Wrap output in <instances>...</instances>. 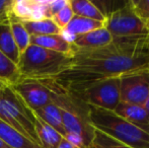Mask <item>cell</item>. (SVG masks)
Here are the masks:
<instances>
[{"label":"cell","mask_w":149,"mask_h":148,"mask_svg":"<svg viewBox=\"0 0 149 148\" xmlns=\"http://www.w3.org/2000/svg\"><path fill=\"white\" fill-rule=\"evenodd\" d=\"M12 88L31 111H37L48 104L55 103L66 89L56 78H20Z\"/></svg>","instance_id":"cell-6"},{"label":"cell","mask_w":149,"mask_h":148,"mask_svg":"<svg viewBox=\"0 0 149 148\" xmlns=\"http://www.w3.org/2000/svg\"><path fill=\"white\" fill-rule=\"evenodd\" d=\"M12 0H0V22L8 19Z\"/></svg>","instance_id":"cell-28"},{"label":"cell","mask_w":149,"mask_h":148,"mask_svg":"<svg viewBox=\"0 0 149 148\" xmlns=\"http://www.w3.org/2000/svg\"><path fill=\"white\" fill-rule=\"evenodd\" d=\"M67 91L85 105L114 112L120 103V77L95 81Z\"/></svg>","instance_id":"cell-7"},{"label":"cell","mask_w":149,"mask_h":148,"mask_svg":"<svg viewBox=\"0 0 149 148\" xmlns=\"http://www.w3.org/2000/svg\"><path fill=\"white\" fill-rule=\"evenodd\" d=\"M0 79L9 86L14 85L20 79L17 64L12 62L2 52H0Z\"/></svg>","instance_id":"cell-21"},{"label":"cell","mask_w":149,"mask_h":148,"mask_svg":"<svg viewBox=\"0 0 149 148\" xmlns=\"http://www.w3.org/2000/svg\"><path fill=\"white\" fill-rule=\"evenodd\" d=\"M90 124L94 129L132 148H149V133L117 116L114 112L88 106Z\"/></svg>","instance_id":"cell-2"},{"label":"cell","mask_w":149,"mask_h":148,"mask_svg":"<svg viewBox=\"0 0 149 148\" xmlns=\"http://www.w3.org/2000/svg\"><path fill=\"white\" fill-rule=\"evenodd\" d=\"M73 16H74V13H73L72 9H71V7H70V4H69V2H68V4H67L64 8H62L57 14H55V15L53 16L52 20L57 24L58 28H59L61 31H63L68 26V24L71 22Z\"/></svg>","instance_id":"cell-25"},{"label":"cell","mask_w":149,"mask_h":148,"mask_svg":"<svg viewBox=\"0 0 149 148\" xmlns=\"http://www.w3.org/2000/svg\"><path fill=\"white\" fill-rule=\"evenodd\" d=\"M147 28H148V33H149V22H147Z\"/></svg>","instance_id":"cell-33"},{"label":"cell","mask_w":149,"mask_h":148,"mask_svg":"<svg viewBox=\"0 0 149 148\" xmlns=\"http://www.w3.org/2000/svg\"><path fill=\"white\" fill-rule=\"evenodd\" d=\"M0 139L11 148H42L0 120Z\"/></svg>","instance_id":"cell-16"},{"label":"cell","mask_w":149,"mask_h":148,"mask_svg":"<svg viewBox=\"0 0 149 148\" xmlns=\"http://www.w3.org/2000/svg\"><path fill=\"white\" fill-rule=\"evenodd\" d=\"M102 26H104V22L74 15L71 22L68 24V26L62 31V36L69 43L72 44L73 40L76 36L87 34V33L100 28Z\"/></svg>","instance_id":"cell-12"},{"label":"cell","mask_w":149,"mask_h":148,"mask_svg":"<svg viewBox=\"0 0 149 148\" xmlns=\"http://www.w3.org/2000/svg\"><path fill=\"white\" fill-rule=\"evenodd\" d=\"M22 24L31 36H50L62 34V31L51 18L22 22Z\"/></svg>","instance_id":"cell-20"},{"label":"cell","mask_w":149,"mask_h":148,"mask_svg":"<svg viewBox=\"0 0 149 148\" xmlns=\"http://www.w3.org/2000/svg\"><path fill=\"white\" fill-rule=\"evenodd\" d=\"M63 138H65L69 143H71L72 145H74V146H76L78 148H87L84 140H83V138L77 134H73V133H66Z\"/></svg>","instance_id":"cell-27"},{"label":"cell","mask_w":149,"mask_h":148,"mask_svg":"<svg viewBox=\"0 0 149 148\" xmlns=\"http://www.w3.org/2000/svg\"><path fill=\"white\" fill-rule=\"evenodd\" d=\"M87 148H132L123 143L119 142L118 140L113 137L100 132L94 129V134L92 140Z\"/></svg>","instance_id":"cell-23"},{"label":"cell","mask_w":149,"mask_h":148,"mask_svg":"<svg viewBox=\"0 0 149 148\" xmlns=\"http://www.w3.org/2000/svg\"><path fill=\"white\" fill-rule=\"evenodd\" d=\"M143 107H144V109H145V111L147 112V114L149 116V93H148L147 99H146V101H145V104L143 105Z\"/></svg>","instance_id":"cell-30"},{"label":"cell","mask_w":149,"mask_h":148,"mask_svg":"<svg viewBox=\"0 0 149 148\" xmlns=\"http://www.w3.org/2000/svg\"><path fill=\"white\" fill-rule=\"evenodd\" d=\"M35 130L40 146L42 148H57L63 138L62 135H60L53 127L48 125L45 121H43L36 115Z\"/></svg>","instance_id":"cell-15"},{"label":"cell","mask_w":149,"mask_h":148,"mask_svg":"<svg viewBox=\"0 0 149 148\" xmlns=\"http://www.w3.org/2000/svg\"><path fill=\"white\" fill-rule=\"evenodd\" d=\"M5 86H7V85H6L5 83H4L3 81L1 80V79H0V90H1V89H3Z\"/></svg>","instance_id":"cell-32"},{"label":"cell","mask_w":149,"mask_h":148,"mask_svg":"<svg viewBox=\"0 0 149 148\" xmlns=\"http://www.w3.org/2000/svg\"><path fill=\"white\" fill-rule=\"evenodd\" d=\"M69 55L30 45L20 54L17 67L20 78H56L69 67Z\"/></svg>","instance_id":"cell-3"},{"label":"cell","mask_w":149,"mask_h":148,"mask_svg":"<svg viewBox=\"0 0 149 148\" xmlns=\"http://www.w3.org/2000/svg\"><path fill=\"white\" fill-rule=\"evenodd\" d=\"M69 0H47L45 1V18H53L62 8L68 4Z\"/></svg>","instance_id":"cell-26"},{"label":"cell","mask_w":149,"mask_h":148,"mask_svg":"<svg viewBox=\"0 0 149 148\" xmlns=\"http://www.w3.org/2000/svg\"><path fill=\"white\" fill-rule=\"evenodd\" d=\"M112 41V35L102 26L87 34L76 36L73 40L72 45L76 48H100L109 45Z\"/></svg>","instance_id":"cell-13"},{"label":"cell","mask_w":149,"mask_h":148,"mask_svg":"<svg viewBox=\"0 0 149 148\" xmlns=\"http://www.w3.org/2000/svg\"><path fill=\"white\" fill-rule=\"evenodd\" d=\"M104 26L112 35L113 39L149 36L147 24L136 15L129 2L108 14Z\"/></svg>","instance_id":"cell-8"},{"label":"cell","mask_w":149,"mask_h":148,"mask_svg":"<svg viewBox=\"0 0 149 148\" xmlns=\"http://www.w3.org/2000/svg\"><path fill=\"white\" fill-rule=\"evenodd\" d=\"M0 120L40 146L35 130V114L9 85L0 90Z\"/></svg>","instance_id":"cell-4"},{"label":"cell","mask_w":149,"mask_h":148,"mask_svg":"<svg viewBox=\"0 0 149 148\" xmlns=\"http://www.w3.org/2000/svg\"><path fill=\"white\" fill-rule=\"evenodd\" d=\"M8 20H9L12 37L15 42V45L17 46L19 53L22 54L31 45V35L26 30L22 22L11 19V18H8Z\"/></svg>","instance_id":"cell-22"},{"label":"cell","mask_w":149,"mask_h":148,"mask_svg":"<svg viewBox=\"0 0 149 148\" xmlns=\"http://www.w3.org/2000/svg\"><path fill=\"white\" fill-rule=\"evenodd\" d=\"M57 148H78V147L74 146V145H72L71 143H69L65 138H62V140H61V142L59 143Z\"/></svg>","instance_id":"cell-29"},{"label":"cell","mask_w":149,"mask_h":148,"mask_svg":"<svg viewBox=\"0 0 149 148\" xmlns=\"http://www.w3.org/2000/svg\"><path fill=\"white\" fill-rule=\"evenodd\" d=\"M55 104L60 108L63 126L66 133L81 136L88 147L94 134V128L90 124L88 106L65 91L57 97Z\"/></svg>","instance_id":"cell-5"},{"label":"cell","mask_w":149,"mask_h":148,"mask_svg":"<svg viewBox=\"0 0 149 148\" xmlns=\"http://www.w3.org/2000/svg\"><path fill=\"white\" fill-rule=\"evenodd\" d=\"M70 63L56 79L66 90L149 68V36L113 39L100 48L72 45Z\"/></svg>","instance_id":"cell-1"},{"label":"cell","mask_w":149,"mask_h":148,"mask_svg":"<svg viewBox=\"0 0 149 148\" xmlns=\"http://www.w3.org/2000/svg\"><path fill=\"white\" fill-rule=\"evenodd\" d=\"M114 113L120 118L132 123L133 125L149 133V116L143 106L120 101L119 105L114 110Z\"/></svg>","instance_id":"cell-11"},{"label":"cell","mask_w":149,"mask_h":148,"mask_svg":"<svg viewBox=\"0 0 149 148\" xmlns=\"http://www.w3.org/2000/svg\"><path fill=\"white\" fill-rule=\"evenodd\" d=\"M0 148H11V147H9L8 145H6L5 143L0 139Z\"/></svg>","instance_id":"cell-31"},{"label":"cell","mask_w":149,"mask_h":148,"mask_svg":"<svg viewBox=\"0 0 149 148\" xmlns=\"http://www.w3.org/2000/svg\"><path fill=\"white\" fill-rule=\"evenodd\" d=\"M128 2L136 15L147 24L149 22V0H130Z\"/></svg>","instance_id":"cell-24"},{"label":"cell","mask_w":149,"mask_h":148,"mask_svg":"<svg viewBox=\"0 0 149 148\" xmlns=\"http://www.w3.org/2000/svg\"><path fill=\"white\" fill-rule=\"evenodd\" d=\"M149 93V68L120 76V101L143 106Z\"/></svg>","instance_id":"cell-9"},{"label":"cell","mask_w":149,"mask_h":148,"mask_svg":"<svg viewBox=\"0 0 149 148\" xmlns=\"http://www.w3.org/2000/svg\"><path fill=\"white\" fill-rule=\"evenodd\" d=\"M8 18L22 22L45 18V1L12 0Z\"/></svg>","instance_id":"cell-10"},{"label":"cell","mask_w":149,"mask_h":148,"mask_svg":"<svg viewBox=\"0 0 149 148\" xmlns=\"http://www.w3.org/2000/svg\"><path fill=\"white\" fill-rule=\"evenodd\" d=\"M0 52H2L15 64L19 61L20 53L12 37L11 28L8 19L0 22Z\"/></svg>","instance_id":"cell-17"},{"label":"cell","mask_w":149,"mask_h":148,"mask_svg":"<svg viewBox=\"0 0 149 148\" xmlns=\"http://www.w3.org/2000/svg\"><path fill=\"white\" fill-rule=\"evenodd\" d=\"M31 45L39 46L44 49L65 55H70L72 52V44L69 43L62 36V34L50 36H31Z\"/></svg>","instance_id":"cell-14"},{"label":"cell","mask_w":149,"mask_h":148,"mask_svg":"<svg viewBox=\"0 0 149 148\" xmlns=\"http://www.w3.org/2000/svg\"><path fill=\"white\" fill-rule=\"evenodd\" d=\"M69 4L74 15L104 22L106 16L100 11L94 3L89 0H69Z\"/></svg>","instance_id":"cell-19"},{"label":"cell","mask_w":149,"mask_h":148,"mask_svg":"<svg viewBox=\"0 0 149 148\" xmlns=\"http://www.w3.org/2000/svg\"><path fill=\"white\" fill-rule=\"evenodd\" d=\"M36 116L41 118L43 121H45L48 125L53 127L62 137L65 136L66 131L63 126V121H62V114H61L60 108L57 106V104L51 103L48 104L47 106L41 108V109L33 111Z\"/></svg>","instance_id":"cell-18"}]
</instances>
